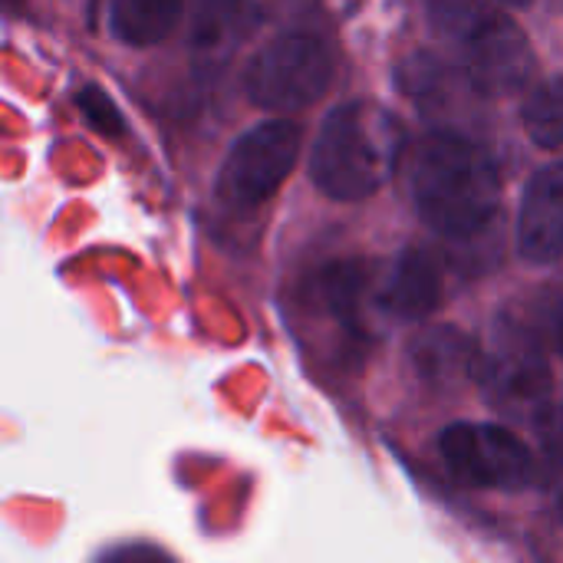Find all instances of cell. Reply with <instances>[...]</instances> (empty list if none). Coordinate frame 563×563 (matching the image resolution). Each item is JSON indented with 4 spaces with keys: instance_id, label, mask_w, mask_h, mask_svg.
<instances>
[{
    "instance_id": "6da1fadb",
    "label": "cell",
    "mask_w": 563,
    "mask_h": 563,
    "mask_svg": "<svg viewBox=\"0 0 563 563\" xmlns=\"http://www.w3.org/2000/svg\"><path fill=\"white\" fill-rule=\"evenodd\" d=\"M409 195L432 231L465 241L495 221L501 208V172L482 142L445 129L412 148Z\"/></svg>"
},
{
    "instance_id": "7a4b0ae2",
    "label": "cell",
    "mask_w": 563,
    "mask_h": 563,
    "mask_svg": "<svg viewBox=\"0 0 563 563\" xmlns=\"http://www.w3.org/2000/svg\"><path fill=\"white\" fill-rule=\"evenodd\" d=\"M399 155V119L379 102L353 99L323 119L310 152V178L327 198L363 201L389 181Z\"/></svg>"
},
{
    "instance_id": "3957f363",
    "label": "cell",
    "mask_w": 563,
    "mask_h": 563,
    "mask_svg": "<svg viewBox=\"0 0 563 563\" xmlns=\"http://www.w3.org/2000/svg\"><path fill=\"white\" fill-rule=\"evenodd\" d=\"M439 33L452 36L462 49V69L475 92L488 99L521 92L534 76V49L525 30L492 7H432Z\"/></svg>"
},
{
    "instance_id": "277c9868",
    "label": "cell",
    "mask_w": 563,
    "mask_h": 563,
    "mask_svg": "<svg viewBox=\"0 0 563 563\" xmlns=\"http://www.w3.org/2000/svg\"><path fill=\"white\" fill-rule=\"evenodd\" d=\"M333 79L330 46L303 30L274 36L244 73V89L254 106L271 112H297L317 102Z\"/></svg>"
},
{
    "instance_id": "5b68a950",
    "label": "cell",
    "mask_w": 563,
    "mask_h": 563,
    "mask_svg": "<svg viewBox=\"0 0 563 563\" xmlns=\"http://www.w3.org/2000/svg\"><path fill=\"white\" fill-rule=\"evenodd\" d=\"M442 459L462 485L518 492L541 475L538 452L508 426L455 422L439 439Z\"/></svg>"
},
{
    "instance_id": "8992f818",
    "label": "cell",
    "mask_w": 563,
    "mask_h": 563,
    "mask_svg": "<svg viewBox=\"0 0 563 563\" xmlns=\"http://www.w3.org/2000/svg\"><path fill=\"white\" fill-rule=\"evenodd\" d=\"M300 155V129L287 119H271L247 129L224 155L218 172V198L231 208L267 201L294 172Z\"/></svg>"
},
{
    "instance_id": "52a82bcc",
    "label": "cell",
    "mask_w": 563,
    "mask_h": 563,
    "mask_svg": "<svg viewBox=\"0 0 563 563\" xmlns=\"http://www.w3.org/2000/svg\"><path fill=\"white\" fill-rule=\"evenodd\" d=\"M478 386L495 409L531 429L558 409L548 356L511 340H498V346L478 363Z\"/></svg>"
},
{
    "instance_id": "ba28073f",
    "label": "cell",
    "mask_w": 563,
    "mask_h": 563,
    "mask_svg": "<svg viewBox=\"0 0 563 563\" xmlns=\"http://www.w3.org/2000/svg\"><path fill=\"white\" fill-rule=\"evenodd\" d=\"M518 251L528 264H554L563 254V162L538 168L518 211Z\"/></svg>"
},
{
    "instance_id": "9c48e42d",
    "label": "cell",
    "mask_w": 563,
    "mask_h": 563,
    "mask_svg": "<svg viewBox=\"0 0 563 563\" xmlns=\"http://www.w3.org/2000/svg\"><path fill=\"white\" fill-rule=\"evenodd\" d=\"M445 294L442 264L426 247H406L389 264L379 284V307L396 320H422L429 317Z\"/></svg>"
},
{
    "instance_id": "30bf717a",
    "label": "cell",
    "mask_w": 563,
    "mask_h": 563,
    "mask_svg": "<svg viewBox=\"0 0 563 563\" xmlns=\"http://www.w3.org/2000/svg\"><path fill=\"white\" fill-rule=\"evenodd\" d=\"M498 340L521 343L541 356H563V294L538 290L511 300L498 313Z\"/></svg>"
},
{
    "instance_id": "8fae6325",
    "label": "cell",
    "mask_w": 563,
    "mask_h": 563,
    "mask_svg": "<svg viewBox=\"0 0 563 563\" xmlns=\"http://www.w3.org/2000/svg\"><path fill=\"white\" fill-rule=\"evenodd\" d=\"M409 360L419 379L432 386H455L465 376H478V363H482L475 343L455 327H435L416 336Z\"/></svg>"
},
{
    "instance_id": "7c38bea8",
    "label": "cell",
    "mask_w": 563,
    "mask_h": 563,
    "mask_svg": "<svg viewBox=\"0 0 563 563\" xmlns=\"http://www.w3.org/2000/svg\"><path fill=\"white\" fill-rule=\"evenodd\" d=\"M181 16L178 3H145V0H119L109 7V30L115 40L129 46H152L165 40Z\"/></svg>"
},
{
    "instance_id": "4fadbf2b",
    "label": "cell",
    "mask_w": 563,
    "mask_h": 563,
    "mask_svg": "<svg viewBox=\"0 0 563 563\" xmlns=\"http://www.w3.org/2000/svg\"><path fill=\"white\" fill-rule=\"evenodd\" d=\"M369 287V274L356 261H336L317 277V290L327 310L350 330L363 333V297Z\"/></svg>"
},
{
    "instance_id": "5bb4252c",
    "label": "cell",
    "mask_w": 563,
    "mask_h": 563,
    "mask_svg": "<svg viewBox=\"0 0 563 563\" xmlns=\"http://www.w3.org/2000/svg\"><path fill=\"white\" fill-rule=\"evenodd\" d=\"M399 89L419 102V109H435L452 96V69L432 53H412L396 69Z\"/></svg>"
},
{
    "instance_id": "9a60e30c",
    "label": "cell",
    "mask_w": 563,
    "mask_h": 563,
    "mask_svg": "<svg viewBox=\"0 0 563 563\" xmlns=\"http://www.w3.org/2000/svg\"><path fill=\"white\" fill-rule=\"evenodd\" d=\"M525 129L534 145L561 148L563 145V76L544 79L525 102Z\"/></svg>"
},
{
    "instance_id": "2e32d148",
    "label": "cell",
    "mask_w": 563,
    "mask_h": 563,
    "mask_svg": "<svg viewBox=\"0 0 563 563\" xmlns=\"http://www.w3.org/2000/svg\"><path fill=\"white\" fill-rule=\"evenodd\" d=\"M76 106H79V112L86 115V122L96 132H102V135H122V115H119L115 102L102 89H96V86L79 89Z\"/></svg>"
},
{
    "instance_id": "e0dca14e",
    "label": "cell",
    "mask_w": 563,
    "mask_h": 563,
    "mask_svg": "<svg viewBox=\"0 0 563 563\" xmlns=\"http://www.w3.org/2000/svg\"><path fill=\"white\" fill-rule=\"evenodd\" d=\"M99 563H175L165 551L148 548V544H129V548H115L109 554H102Z\"/></svg>"
},
{
    "instance_id": "ac0fdd59",
    "label": "cell",
    "mask_w": 563,
    "mask_h": 563,
    "mask_svg": "<svg viewBox=\"0 0 563 563\" xmlns=\"http://www.w3.org/2000/svg\"><path fill=\"white\" fill-rule=\"evenodd\" d=\"M561 521H563V495H561Z\"/></svg>"
}]
</instances>
